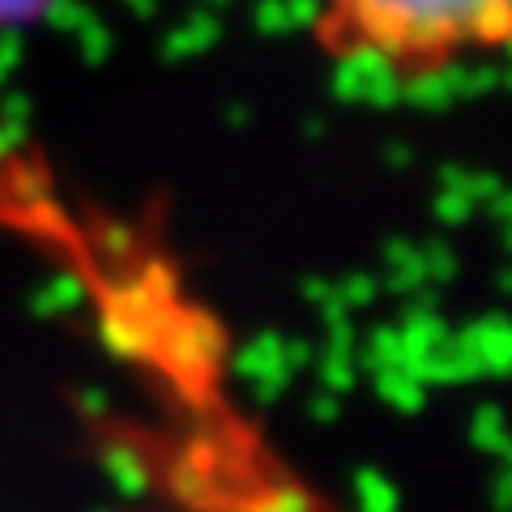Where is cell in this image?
<instances>
[{
  "instance_id": "2",
  "label": "cell",
  "mask_w": 512,
  "mask_h": 512,
  "mask_svg": "<svg viewBox=\"0 0 512 512\" xmlns=\"http://www.w3.org/2000/svg\"><path fill=\"white\" fill-rule=\"evenodd\" d=\"M56 0H0V35L5 30H22V26H35L39 18H47Z\"/></svg>"
},
{
  "instance_id": "1",
  "label": "cell",
  "mask_w": 512,
  "mask_h": 512,
  "mask_svg": "<svg viewBox=\"0 0 512 512\" xmlns=\"http://www.w3.org/2000/svg\"><path fill=\"white\" fill-rule=\"evenodd\" d=\"M308 26L329 64L389 86L512 56V0H312Z\"/></svg>"
}]
</instances>
